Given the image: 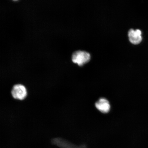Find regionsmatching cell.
Wrapping results in <instances>:
<instances>
[{
  "label": "cell",
  "mask_w": 148,
  "mask_h": 148,
  "mask_svg": "<svg viewBox=\"0 0 148 148\" xmlns=\"http://www.w3.org/2000/svg\"><path fill=\"white\" fill-rule=\"evenodd\" d=\"M90 56L87 52L83 51H77L74 52L72 55V60L74 63L78 66L84 65L89 62Z\"/></svg>",
  "instance_id": "obj_1"
},
{
  "label": "cell",
  "mask_w": 148,
  "mask_h": 148,
  "mask_svg": "<svg viewBox=\"0 0 148 148\" xmlns=\"http://www.w3.org/2000/svg\"><path fill=\"white\" fill-rule=\"evenodd\" d=\"M27 94L26 89L23 85H15L12 89V95L15 99L22 100L26 97Z\"/></svg>",
  "instance_id": "obj_2"
},
{
  "label": "cell",
  "mask_w": 148,
  "mask_h": 148,
  "mask_svg": "<svg viewBox=\"0 0 148 148\" xmlns=\"http://www.w3.org/2000/svg\"><path fill=\"white\" fill-rule=\"evenodd\" d=\"M128 35L130 41L132 44L137 45L142 41V32L140 29H130Z\"/></svg>",
  "instance_id": "obj_3"
},
{
  "label": "cell",
  "mask_w": 148,
  "mask_h": 148,
  "mask_svg": "<svg viewBox=\"0 0 148 148\" xmlns=\"http://www.w3.org/2000/svg\"><path fill=\"white\" fill-rule=\"evenodd\" d=\"M95 107L98 110L103 113L110 112V106L109 101L105 98H101L96 102Z\"/></svg>",
  "instance_id": "obj_4"
},
{
  "label": "cell",
  "mask_w": 148,
  "mask_h": 148,
  "mask_svg": "<svg viewBox=\"0 0 148 148\" xmlns=\"http://www.w3.org/2000/svg\"><path fill=\"white\" fill-rule=\"evenodd\" d=\"M12 1H18V0H12Z\"/></svg>",
  "instance_id": "obj_5"
}]
</instances>
